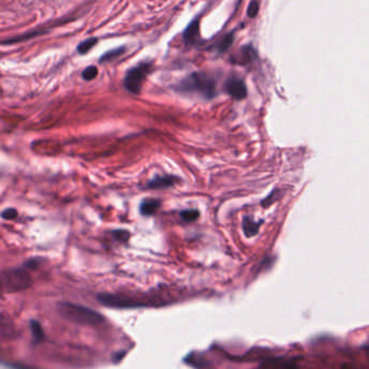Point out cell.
Here are the masks:
<instances>
[{
  "label": "cell",
  "instance_id": "1",
  "mask_svg": "<svg viewBox=\"0 0 369 369\" xmlns=\"http://www.w3.org/2000/svg\"><path fill=\"white\" fill-rule=\"evenodd\" d=\"M59 311L63 318L77 323V324L88 326H99L105 323V318L96 311L80 304L71 302H62L59 305Z\"/></svg>",
  "mask_w": 369,
  "mask_h": 369
},
{
  "label": "cell",
  "instance_id": "2",
  "mask_svg": "<svg viewBox=\"0 0 369 369\" xmlns=\"http://www.w3.org/2000/svg\"><path fill=\"white\" fill-rule=\"evenodd\" d=\"M178 91L184 93H198L206 99H213L216 95V84L214 79L204 73H194L178 85Z\"/></svg>",
  "mask_w": 369,
  "mask_h": 369
},
{
  "label": "cell",
  "instance_id": "3",
  "mask_svg": "<svg viewBox=\"0 0 369 369\" xmlns=\"http://www.w3.org/2000/svg\"><path fill=\"white\" fill-rule=\"evenodd\" d=\"M3 290L8 293L25 291L33 285V279L26 269H15L5 272L1 279Z\"/></svg>",
  "mask_w": 369,
  "mask_h": 369
},
{
  "label": "cell",
  "instance_id": "4",
  "mask_svg": "<svg viewBox=\"0 0 369 369\" xmlns=\"http://www.w3.org/2000/svg\"><path fill=\"white\" fill-rule=\"evenodd\" d=\"M151 65L149 63H142L126 73L124 78V86L129 92L133 94H138L142 90L144 81L147 74L150 72Z\"/></svg>",
  "mask_w": 369,
  "mask_h": 369
},
{
  "label": "cell",
  "instance_id": "5",
  "mask_svg": "<svg viewBox=\"0 0 369 369\" xmlns=\"http://www.w3.org/2000/svg\"><path fill=\"white\" fill-rule=\"evenodd\" d=\"M97 300L103 305L109 308H117V309H130V308H140L145 307V303L136 300L133 298H129L125 296L112 295V294L103 293L97 295Z\"/></svg>",
  "mask_w": 369,
  "mask_h": 369
},
{
  "label": "cell",
  "instance_id": "6",
  "mask_svg": "<svg viewBox=\"0 0 369 369\" xmlns=\"http://www.w3.org/2000/svg\"><path fill=\"white\" fill-rule=\"evenodd\" d=\"M226 91L235 100H243L247 95V89L244 81L238 77H231L227 80Z\"/></svg>",
  "mask_w": 369,
  "mask_h": 369
},
{
  "label": "cell",
  "instance_id": "7",
  "mask_svg": "<svg viewBox=\"0 0 369 369\" xmlns=\"http://www.w3.org/2000/svg\"><path fill=\"white\" fill-rule=\"evenodd\" d=\"M256 55L257 54H256L255 49L252 48L251 45H246V47L241 48L238 53H235L234 55L231 56V62L234 63V64L245 65V64H249L250 62H252L254 59H255Z\"/></svg>",
  "mask_w": 369,
  "mask_h": 369
},
{
  "label": "cell",
  "instance_id": "8",
  "mask_svg": "<svg viewBox=\"0 0 369 369\" xmlns=\"http://www.w3.org/2000/svg\"><path fill=\"white\" fill-rule=\"evenodd\" d=\"M177 181L175 176H158L149 182L146 187L148 189H165L174 186Z\"/></svg>",
  "mask_w": 369,
  "mask_h": 369
},
{
  "label": "cell",
  "instance_id": "9",
  "mask_svg": "<svg viewBox=\"0 0 369 369\" xmlns=\"http://www.w3.org/2000/svg\"><path fill=\"white\" fill-rule=\"evenodd\" d=\"M200 36V25L199 21H192L184 32V42L186 44L197 43Z\"/></svg>",
  "mask_w": 369,
  "mask_h": 369
},
{
  "label": "cell",
  "instance_id": "10",
  "mask_svg": "<svg viewBox=\"0 0 369 369\" xmlns=\"http://www.w3.org/2000/svg\"><path fill=\"white\" fill-rule=\"evenodd\" d=\"M161 205V202L157 199H148V200H144L141 204V213L144 216H151L154 215L157 211L159 210V207Z\"/></svg>",
  "mask_w": 369,
  "mask_h": 369
},
{
  "label": "cell",
  "instance_id": "11",
  "mask_svg": "<svg viewBox=\"0 0 369 369\" xmlns=\"http://www.w3.org/2000/svg\"><path fill=\"white\" fill-rule=\"evenodd\" d=\"M259 226H260V222H256L255 221H253L251 217L244 218L243 230L247 238H252V236L256 235L259 231Z\"/></svg>",
  "mask_w": 369,
  "mask_h": 369
},
{
  "label": "cell",
  "instance_id": "12",
  "mask_svg": "<svg viewBox=\"0 0 369 369\" xmlns=\"http://www.w3.org/2000/svg\"><path fill=\"white\" fill-rule=\"evenodd\" d=\"M97 43V39L96 38H89L84 40V41H82L81 43H80L78 45V52L80 54H85L88 53V52L94 47V45Z\"/></svg>",
  "mask_w": 369,
  "mask_h": 369
},
{
  "label": "cell",
  "instance_id": "13",
  "mask_svg": "<svg viewBox=\"0 0 369 369\" xmlns=\"http://www.w3.org/2000/svg\"><path fill=\"white\" fill-rule=\"evenodd\" d=\"M31 331L33 332V336L37 342H40L43 339V331L40 323L37 321L31 322Z\"/></svg>",
  "mask_w": 369,
  "mask_h": 369
},
{
  "label": "cell",
  "instance_id": "14",
  "mask_svg": "<svg viewBox=\"0 0 369 369\" xmlns=\"http://www.w3.org/2000/svg\"><path fill=\"white\" fill-rule=\"evenodd\" d=\"M200 216V213L197 210H186L181 212V217L183 221L187 222H191L197 221L198 217Z\"/></svg>",
  "mask_w": 369,
  "mask_h": 369
},
{
  "label": "cell",
  "instance_id": "15",
  "mask_svg": "<svg viewBox=\"0 0 369 369\" xmlns=\"http://www.w3.org/2000/svg\"><path fill=\"white\" fill-rule=\"evenodd\" d=\"M124 52H125V48H123V47L109 51L101 57V62L103 63V62H106V61H111L113 59H116V57L120 56L122 53H124Z\"/></svg>",
  "mask_w": 369,
  "mask_h": 369
},
{
  "label": "cell",
  "instance_id": "16",
  "mask_svg": "<svg viewBox=\"0 0 369 369\" xmlns=\"http://www.w3.org/2000/svg\"><path fill=\"white\" fill-rule=\"evenodd\" d=\"M233 39H234V36L232 34H229L227 35L226 37H224L221 42H219L218 44V51L219 52H226L230 47H231L232 43H233Z\"/></svg>",
  "mask_w": 369,
  "mask_h": 369
},
{
  "label": "cell",
  "instance_id": "17",
  "mask_svg": "<svg viewBox=\"0 0 369 369\" xmlns=\"http://www.w3.org/2000/svg\"><path fill=\"white\" fill-rule=\"evenodd\" d=\"M97 74H99V71H97V68L95 66H90L88 68H85L83 73H82V78L84 80H86V81H90V80H93L94 78H96Z\"/></svg>",
  "mask_w": 369,
  "mask_h": 369
},
{
  "label": "cell",
  "instance_id": "18",
  "mask_svg": "<svg viewBox=\"0 0 369 369\" xmlns=\"http://www.w3.org/2000/svg\"><path fill=\"white\" fill-rule=\"evenodd\" d=\"M114 239L120 241V242H126L130 239V233L125 230H116L112 232Z\"/></svg>",
  "mask_w": 369,
  "mask_h": 369
},
{
  "label": "cell",
  "instance_id": "19",
  "mask_svg": "<svg viewBox=\"0 0 369 369\" xmlns=\"http://www.w3.org/2000/svg\"><path fill=\"white\" fill-rule=\"evenodd\" d=\"M259 10V4L257 1H252L251 4L249 5V9H247V15L250 17H255L258 13Z\"/></svg>",
  "mask_w": 369,
  "mask_h": 369
},
{
  "label": "cell",
  "instance_id": "20",
  "mask_svg": "<svg viewBox=\"0 0 369 369\" xmlns=\"http://www.w3.org/2000/svg\"><path fill=\"white\" fill-rule=\"evenodd\" d=\"M17 216V212L14 209L4 210L1 214V217L4 219H14Z\"/></svg>",
  "mask_w": 369,
  "mask_h": 369
},
{
  "label": "cell",
  "instance_id": "21",
  "mask_svg": "<svg viewBox=\"0 0 369 369\" xmlns=\"http://www.w3.org/2000/svg\"><path fill=\"white\" fill-rule=\"evenodd\" d=\"M365 349H367V350H369V344L367 345V347H365Z\"/></svg>",
  "mask_w": 369,
  "mask_h": 369
}]
</instances>
